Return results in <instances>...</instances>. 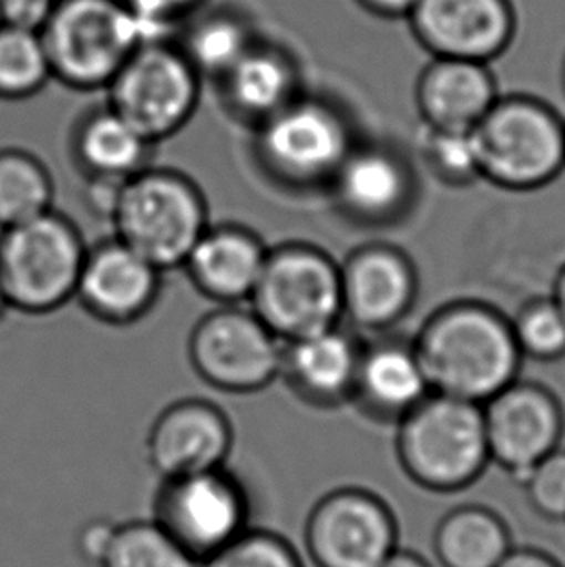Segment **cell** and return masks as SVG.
I'll use <instances>...</instances> for the list:
<instances>
[{
	"instance_id": "52a82bcc",
	"label": "cell",
	"mask_w": 565,
	"mask_h": 567,
	"mask_svg": "<svg viewBox=\"0 0 565 567\" xmlns=\"http://www.w3.org/2000/svg\"><path fill=\"white\" fill-rule=\"evenodd\" d=\"M248 307L281 341L339 326L341 269L316 246L287 243L269 248Z\"/></svg>"
},
{
	"instance_id": "7402d4cb",
	"label": "cell",
	"mask_w": 565,
	"mask_h": 567,
	"mask_svg": "<svg viewBox=\"0 0 565 567\" xmlns=\"http://www.w3.org/2000/svg\"><path fill=\"white\" fill-rule=\"evenodd\" d=\"M217 85L230 115L254 128L302 93L295 59L261 39L217 80Z\"/></svg>"
},
{
	"instance_id": "ba28073f",
	"label": "cell",
	"mask_w": 565,
	"mask_h": 567,
	"mask_svg": "<svg viewBox=\"0 0 565 567\" xmlns=\"http://www.w3.org/2000/svg\"><path fill=\"white\" fill-rule=\"evenodd\" d=\"M355 146L339 107L305 93L258 124L254 142L261 167L295 188L329 186Z\"/></svg>"
},
{
	"instance_id": "8d00e7d4",
	"label": "cell",
	"mask_w": 565,
	"mask_h": 567,
	"mask_svg": "<svg viewBox=\"0 0 565 567\" xmlns=\"http://www.w3.org/2000/svg\"><path fill=\"white\" fill-rule=\"evenodd\" d=\"M496 567H562L552 556L535 548H512Z\"/></svg>"
},
{
	"instance_id": "603a6c76",
	"label": "cell",
	"mask_w": 565,
	"mask_h": 567,
	"mask_svg": "<svg viewBox=\"0 0 565 567\" xmlns=\"http://www.w3.org/2000/svg\"><path fill=\"white\" fill-rule=\"evenodd\" d=\"M430 393L413 346L383 339L362 347L352 398L368 413L401 421Z\"/></svg>"
},
{
	"instance_id": "7a4b0ae2",
	"label": "cell",
	"mask_w": 565,
	"mask_h": 567,
	"mask_svg": "<svg viewBox=\"0 0 565 567\" xmlns=\"http://www.w3.org/2000/svg\"><path fill=\"white\" fill-rule=\"evenodd\" d=\"M39 35L53 80L78 92L107 90L131 54L153 39L124 0H56Z\"/></svg>"
},
{
	"instance_id": "ac0fdd59",
	"label": "cell",
	"mask_w": 565,
	"mask_h": 567,
	"mask_svg": "<svg viewBox=\"0 0 565 567\" xmlns=\"http://www.w3.org/2000/svg\"><path fill=\"white\" fill-rule=\"evenodd\" d=\"M261 238L240 225L207 227L183 268L192 285L219 307L248 305L268 256Z\"/></svg>"
},
{
	"instance_id": "9a60e30c",
	"label": "cell",
	"mask_w": 565,
	"mask_h": 567,
	"mask_svg": "<svg viewBox=\"0 0 565 567\" xmlns=\"http://www.w3.org/2000/svg\"><path fill=\"white\" fill-rule=\"evenodd\" d=\"M227 414L206 399H181L153 421L145 455L165 481L225 467L233 450Z\"/></svg>"
},
{
	"instance_id": "ab89813d",
	"label": "cell",
	"mask_w": 565,
	"mask_h": 567,
	"mask_svg": "<svg viewBox=\"0 0 565 567\" xmlns=\"http://www.w3.org/2000/svg\"><path fill=\"white\" fill-rule=\"evenodd\" d=\"M554 302L558 305L559 312L565 318V268L559 271L558 279H556V287H554Z\"/></svg>"
},
{
	"instance_id": "1f68e13d",
	"label": "cell",
	"mask_w": 565,
	"mask_h": 567,
	"mask_svg": "<svg viewBox=\"0 0 565 567\" xmlns=\"http://www.w3.org/2000/svg\"><path fill=\"white\" fill-rule=\"evenodd\" d=\"M199 567H305L295 546L271 530L248 529Z\"/></svg>"
},
{
	"instance_id": "f1b7e54d",
	"label": "cell",
	"mask_w": 565,
	"mask_h": 567,
	"mask_svg": "<svg viewBox=\"0 0 565 567\" xmlns=\"http://www.w3.org/2000/svg\"><path fill=\"white\" fill-rule=\"evenodd\" d=\"M53 80L45 45L35 31L0 28V100H30Z\"/></svg>"
},
{
	"instance_id": "d590c367",
	"label": "cell",
	"mask_w": 565,
	"mask_h": 567,
	"mask_svg": "<svg viewBox=\"0 0 565 567\" xmlns=\"http://www.w3.org/2000/svg\"><path fill=\"white\" fill-rule=\"evenodd\" d=\"M116 523L109 519H92L78 530L76 550L80 558L93 567H100L107 554L111 538L115 533Z\"/></svg>"
},
{
	"instance_id": "30bf717a",
	"label": "cell",
	"mask_w": 565,
	"mask_h": 567,
	"mask_svg": "<svg viewBox=\"0 0 565 567\" xmlns=\"http://www.w3.org/2000/svg\"><path fill=\"white\" fill-rule=\"evenodd\" d=\"M188 359L207 385L256 393L281 377L282 341L246 305L212 310L192 330Z\"/></svg>"
},
{
	"instance_id": "b9f144b4",
	"label": "cell",
	"mask_w": 565,
	"mask_h": 567,
	"mask_svg": "<svg viewBox=\"0 0 565 567\" xmlns=\"http://www.w3.org/2000/svg\"><path fill=\"white\" fill-rule=\"evenodd\" d=\"M0 28H2V16H0Z\"/></svg>"
},
{
	"instance_id": "60d3db41",
	"label": "cell",
	"mask_w": 565,
	"mask_h": 567,
	"mask_svg": "<svg viewBox=\"0 0 565 567\" xmlns=\"http://www.w3.org/2000/svg\"><path fill=\"white\" fill-rule=\"evenodd\" d=\"M8 302H7V295H4V289H2V284H0V316H2V312L7 310Z\"/></svg>"
},
{
	"instance_id": "83f0119b",
	"label": "cell",
	"mask_w": 565,
	"mask_h": 567,
	"mask_svg": "<svg viewBox=\"0 0 565 567\" xmlns=\"http://www.w3.org/2000/svg\"><path fill=\"white\" fill-rule=\"evenodd\" d=\"M100 567H199L155 519L116 523Z\"/></svg>"
},
{
	"instance_id": "5b68a950",
	"label": "cell",
	"mask_w": 565,
	"mask_h": 567,
	"mask_svg": "<svg viewBox=\"0 0 565 567\" xmlns=\"http://www.w3.org/2000/svg\"><path fill=\"white\" fill-rule=\"evenodd\" d=\"M88 246L76 225L53 209L0 230V284L8 308L49 315L76 295Z\"/></svg>"
},
{
	"instance_id": "cb8c5ba5",
	"label": "cell",
	"mask_w": 565,
	"mask_h": 567,
	"mask_svg": "<svg viewBox=\"0 0 565 567\" xmlns=\"http://www.w3.org/2000/svg\"><path fill=\"white\" fill-rule=\"evenodd\" d=\"M153 146L126 118L105 105L80 121L74 157L88 178L129 181L150 167Z\"/></svg>"
},
{
	"instance_id": "4316f807",
	"label": "cell",
	"mask_w": 565,
	"mask_h": 567,
	"mask_svg": "<svg viewBox=\"0 0 565 567\" xmlns=\"http://www.w3.org/2000/svg\"><path fill=\"white\" fill-rule=\"evenodd\" d=\"M53 199V178L35 155L0 150V230L51 212Z\"/></svg>"
},
{
	"instance_id": "836d02e7",
	"label": "cell",
	"mask_w": 565,
	"mask_h": 567,
	"mask_svg": "<svg viewBox=\"0 0 565 567\" xmlns=\"http://www.w3.org/2000/svg\"><path fill=\"white\" fill-rule=\"evenodd\" d=\"M132 12L138 16L153 39L165 38L163 33L175 23L198 14L206 0H124Z\"/></svg>"
},
{
	"instance_id": "9c48e42d",
	"label": "cell",
	"mask_w": 565,
	"mask_h": 567,
	"mask_svg": "<svg viewBox=\"0 0 565 567\" xmlns=\"http://www.w3.org/2000/svg\"><path fill=\"white\" fill-rule=\"evenodd\" d=\"M198 70L181 47L167 39H150L131 54L107 85V105L160 144L183 131L202 97Z\"/></svg>"
},
{
	"instance_id": "7c38bea8",
	"label": "cell",
	"mask_w": 565,
	"mask_h": 567,
	"mask_svg": "<svg viewBox=\"0 0 565 567\" xmlns=\"http://www.w3.org/2000/svg\"><path fill=\"white\" fill-rule=\"evenodd\" d=\"M305 543L316 567H378L398 548V523L374 494L341 488L312 507Z\"/></svg>"
},
{
	"instance_id": "5bb4252c",
	"label": "cell",
	"mask_w": 565,
	"mask_h": 567,
	"mask_svg": "<svg viewBox=\"0 0 565 567\" xmlns=\"http://www.w3.org/2000/svg\"><path fill=\"white\" fill-rule=\"evenodd\" d=\"M490 460L525 481L528 471L558 450L564 414L558 399L536 383H510L482 405Z\"/></svg>"
},
{
	"instance_id": "ffe728a7",
	"label": "cell",
	"mask_w": 565,
	"mask_h": 567,
	"mask_svg": "<svg viewBox=\"0 0 565 567\" xmlns=\"http://www.w3.org/2000/svg\"><path fill=\"white\" fill-rule=\"evenodd\" d=\"M360 351L355 336L339 326L282 341L279 378L308 403L337 405L352 398Z\"/></svg>"
},
{
	"instance_id": "d4e9b609",
	"label": "cell",
	"mask_w": 565,
	"mask_h": 567,
	"mask_svg": "<svg viewBox=\"0 0 565 567\" xmlns=\"http://www.w3.org/2000/svg\"><path fill=\"white\" fill-rule=\"evenodd\" d=\"M512 548L502 517L486 507H458L435 527L434 553L442 567H496Z\"/></svg>"
},
{
	"instance_id": "44dd1931",
	"label": "cell",
	"mask_w": 565,
	"mask_h": 567,
	"mask_svg": "<svg viewBox=\"0 0 565 567\" xmlns=\"http://www.w3.org/2000/svg\"><path fill=\"white\" fill-rule=\"evenodd\" d=\"M337 204L364 223H386L403 214L413 192L407 163L383 146H355L331 178Z\"/></svg>"
},
{
	"instance_id": "4dcf8cb0",
	"label": "cell",
	"mask_w": 565,
	"mask_h": 567,
	"mask_svg": "<svg viewBox=\"0 0 565 567\" xmlns=\"http://www.w3.org/2000/svg\"><path fill=\"white\" fill-rule=\"evenodd\" d=\"M424 157L435 177L450 185H469L481 178L479 147L473 131L451 132L428 128Z\"/></svg>"
},
{
	"instance_id": "8992f818",
	"label": "cell",
	"mask_w": 565,
	"mask_h": 567,
	"mask_svg": "<svg viewBox=\"0 0 565 567\" xmlns=\"http://www.w3.org/2000/svg\"><path fill=\"white\" fill-rule=\"evenodd\" d=\"M481 178L507 190H535L565 167V121L544 101L507 95L473 131Z\"/></svg>"
},
{
	"instance_id": "e575fe53",
	"label": "cell",
	"mask_w": 565,
	"mask_h": 567,
	"mask_svg": "<svg viewBox=\"0 0 565 567\" xmlns=\"http://www.w3.org/2000/svg\"><path fill=\"white\" fill-rule=\"evenodd\" d=\"M56 0H0L2 25L23 31L43 30Z\"/></svg>"
},
{
	"instance_id": "4fadbf2b",
	"label": "cell",
	"mask_w": 565,
	"mask_h": 567,
	"mask_svg": "<svg viewBox=\"0 0 565 567\" xmlns=\"http://www.w3.org/2000/svg\"><path fill=\"white\" fill-rule=\"evenodd\" d=\"M405 20L432 56L486 64L512 47L520 28L512 0H417Z\"/></svg>"
},
{
	"instance_id": "484cf974",
	"label": "cell",
	"mask_w": 565,
	"mask_h": 567,
	"mask_svg": "<svg viewBox=\"0 0 565 567\" xmlns=\"http://www.w3.org/2000/svg\"><path fill=\"white\" fill-rule=\"evenodd\" d=\"M188 20L176 45L204 80L217 82L258 41L245 16L230 10L194 14Z\"/></svg>"
},
{
	"instance_id": "277c9868",
	"label": "cell",
	"mask_w": 565,
	"mask_h": 567,
	"mask_svg": "<svg viewBox=\"0 0 565 567\" xmlns=\"http://www.w3.org/2000/svg\"><path fill=\"white\" fill-rule=\"evenodd\" d=\"M398 453L422 488L463 491L490 461L482 405L430 393L399 421Z\"/></svg>"
},
{
	"instance_id": "f35d334b",
	"label": "cell",
	"mask_w": 565,
	"mask_h": 567,
	"mask_svg": "<svg viewBox=\"0 0 565 567\" xmlns=\"http://www.w3.org/2000/svg\"><path fill=\"white\" fill-rule=\"evenodd\" d=\"M378 567H432L419 554L411 553V550H399L396 548L393 553L386 558V560Z\"/></svg>"
},
{
	"instance_id": "e0dca14e",
	"label": "cell",
	"mask_w": 565,
	"mask_h": 567,
	"mask_svg": "<svg viewBox=\"0 0 565 567\" xmlns=\"http://www.w3.org/2000/svg\"><path fill=\"white\" fill-rule=\"evenodd\" d=\"M341 269L343 316L357 328L388 330L409 312L417 276L405 254L391 246H364Z\"/></svg>"
},
{
	"instance_id": "3957f363",
	"label": "cell",
	"mask_w": 565,
	"mask_h": 567,
	"mask_svg": "<svg viewBox=\"0 0 565 567\" xmlns=\"http://www.w3.org/2000/svg\"><path fill=\"white\" fill-rule=\"evenodd\" d=\"M109 221L115 237L160 271L183 268L209 227L204 194L173 169L147 167L124 181Z\"/></svg>"
},
{
	"instance_id": "74e56055",
	"label": "cell",
	"mask_w": 565,
	"mask_h": 567,
	"mask_svg": "<svg viewBox=\"0 0 565 567\" xmlns=\"http://www.w3.org/2000/svg\"><path fill=\"white\" fill-rule=\"evenodd\" d=\"M370 14L380 18H407L417 0H357Z\"/></svg>"
},
{
	"instance_id": "6da1fadb",
	"label": "cell",
	"mask_w": 565,
	"mask_h": 567,
	"mask_svg": "<svg viewBox=\"0 0 565 567\" xmlns=\"http://www.w3.org/2000/svg\"><path fill=\"white\" fill-rule=\"evenodd\" d=\"M413 347L432 393L476 405L515 382L523 359L512 323L474 302L430 316Z\"/></svg>"
},
{
	"instance_id": "2e32d148",
	"label": "cell",
	"mask_w": 565,
	"mask_h": 567,
	"mask_svg": "<svg viewBox=\"0 0 565 567\" xmlns=\"http://www.w3.org/2000/svg\"><path fill=\"white\" fill-rule=\"evenodd\" d=\"M163 271L119 238L88 248L74 299L101 322L129 326L152 312Z\"/></svg>"
},
{
	"instance_id": "d6986e66",
	"label": "cell",
	"mask_w": 565,
	"mask_h": 567,
	"mask_svg": "<svg viewBox=\"0 0 565 567\" xmlns=\"http://www.w3.org/2000/svg\"><path fill=\"white\" fill-rule=\"evenodd\" d=\"M497 100L486 62L432 56L417 80V107L432 131H474Z\"/></svg>"
},
{
	"instance_id": "d6a6232c",
	"label": "cell",
	"mask_w": 565,
	"mask_h": 567,
	"mask_svg": "<svg viewBox=\"0 0 565 567\" xmlns=\"http://www.w3.org/2000/svg\"><path fill=\"white\" fill-rule=\"evenodd\" d=\"M531 506L551 522H565V450H554L523 481Z\"/></svg>"
},
{
	"instance_id": "f546056e",
	"label": "cell",
	"mask_w": 565,
	"mask_h": 567,
	"mask_svg": "<svg viewBox=\"0 0 565 567\" xmlns=\"http://www.w3.org/2000/svg\"><path fill=\"white\" fill-rule=\"evenodd\" d=\"M510 323L521 357L541 362L564 357L565 318L554 299L531 300Z\"/></svg>"
},
{
	"instance_id": "8fae6325",
	"label": "cell",
	"mask_w": 565,
	"mask_h": 567,
	"mask_svg": "<svg viewBox=\"0 0 565 567\" xmlns=\"http://www.w3.org/2000/svg\"><path fill=\"white\" fill-rule=\"evenodd\" d=\"M153 519L202 564L250 529V502L227 467L212 468L165 478Z\"/></svg>"
}]
</instances>
